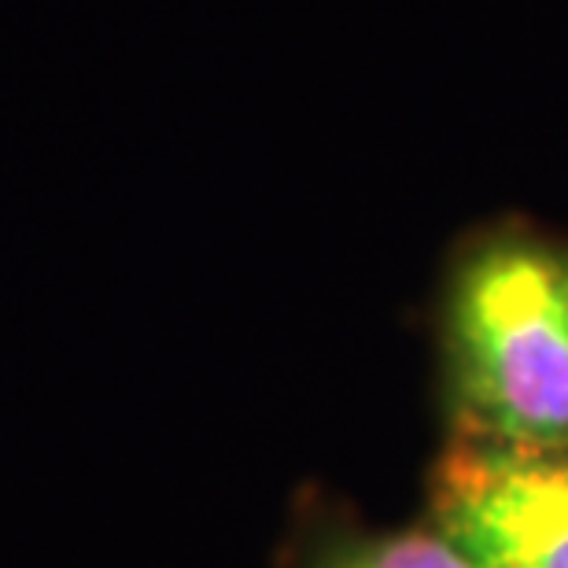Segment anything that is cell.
<instances>
[{
    "instance_id": "7a4b0ae2",
    "label": "cell",
    "mask_w": 568,
    "mask_h": 568,
    "mask_svg": "<svg viewBox=\"0 0 568 568\" xmlns=\"http://www.w3.org/2000/svg\"><path fill=\"white\" fill-rule=\"evenodd\" d=\"M432 528L480 568H568V447L462 436L432 469Z\"/></svg>"
},
{
    "instance_id": "3957f363",
    "label": "cell",
    "mask_w": 568,
    "mask_h": 568,
    "mask_svg": "<svg viewBox=\"0 0 568 568\" xmlns=\"http://www.w3.org/2000/svg\"><path fill=\"white\" fill-rule=\"evenodd\" d=\"M306 568H480L473 565L439 528L381 531L322 542Z\"/></svg>"
},
{
    "instance_id": "6da1fadb",
    "label": "cell",
    "mask_w": 568,
    "mask_h": 568,
    "mask_svg": "<svg viewBox=\"0 0 568 568\" xmlns=\"http://www.w3.org/2000/svg\"><path fill=\"white\" fill-rule=\"evenodd\" d=\"M443 351L465 436L568 447V244L480 236L450 270Z\"/></svg>"
}]
</instances>
